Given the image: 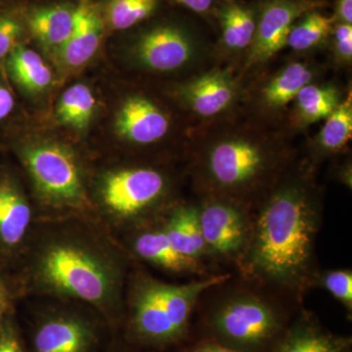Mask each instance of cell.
Listing matches in <instances>:
<instances>
[{
	"label": "cell",
	"instance_id": "1",
	"mask_svg": "<svg viewBox=\"0 0 352 352\" xmlns=\"http://www.w3.org/2000/svg\"><path fill=\"white\" fill-rule=\"evenodd\" d=\"M322 222L323 206L311 179L284 177L254 210L238 274L302 302L321 270L316 250Z\"/></svg>",
	"mask_w": 352,
	"mask_h": 352
},
{
	"label": "cell",
	"instance_id": "2",
	"mask_svg": "<svg viewBox=\"0 0 352 352\" xmlns=\"http://www.w3.org/2000/svg\"><path fill=\"white\" fill-rule=\"evenodd\" d=\"M207 336L240 352H270L302 302L234 275L204 294Z\"/></svg>",
	"mask_w": 352,
	"mask_h": 352
},
{
	"label": "cell",
	"instance_id": "3",
	"mask_svg": "<svg viewBox=\"0 0 352 352\" xmlns=\"http://www.w3.org/2000/svg\"><path fill=\"white\" fill-rule=\"evenodd\" d=\"M232 275L214 273L182 285L164 283L144 275L139 277L131 296L134 333L142 342L157 346L184 339L204 294Z\"/></svg>",
	"mask_w": 352,
	"mask_h": 352
},
{
	"label": "cell",
	"instance_id": "4",
	"mask_svg": "<svg viewBox=\"0 0 352 352\" xmlns=\"http://www.w3.org/2000/svg\"><path fill=\"white\" fill-rule=\"evenodd\" d=\"M280 159L272 150L244 138H229L210 146L201 162L199 175L206 197L229 199L254 210L258 193L272 188Z\"/></svg>",
	"mask_w": 352,
	"mask_h": 352
},
{
	"label": "cell",
	"instance_id": "5",
	"mask_svg": "<svg viewBox=\"0 0 352 352\" xmlns=\"http://www.w3.org/2000/svg\"><path fill=\"white\" fill-rule=\"evenodd\" d=\"M38 274L55 293L104 305L117 294L120 272L100 252L72 240L44 248L38 259Z\"/></svg>",
	"mask_w": 352,
	"mask_h": 352
},
{
	"label": "cell",
	"instance_id": "6",
	"mask_svg": "<svg viewBox=\"0 0 352 352\" xmlns=\"http://www.w3.org/2000/svg\"><path fill=\"white\" fill-rule=\"evenodd\" d=\"M197 207L210 261L236 267L249 243L254 210L217 197H205Z\"/></svg>",
	"mask_w": 352,
	"mask_h": 352
},
{
	"label": "cell",
	"instance_id": "7",
	"mask_svg": "<svg viewBox=\"0 0 352 352\" xmlns=\"http://www.w3.org/2000/svg\"><path fill=\"white\" fill-rule=\"evenodd\" d=\"M22 156L39 193L50 204L76 207L85 200L82 173L67 148L54 142L34 143L25 148Z\"/></svg>",
	"mask_w": 352,
	"mask_h": 352
},
{
	"label": "cell",
	"instance_id": "8",
	"mask_svg": "<svg viewBox=\"0 0 352 352\" xmlns=\"http://www.w3.org/2000/svg\"><path fill=\"white\" fill-rule=\"evenodd\" d=\"M134 32L132 50L143 66L155 71L182 68L193 57L196 36L185 21L159 15Z\"/></svg>",
	"mask_w": 352,
	"mask_h": 352
},
{
	"label": "cell",
	"instance_id": "9",
	"mask_svg": "<svg viewBox=\"0 0 352 352\" xmlns=\"http://www.w3.org/2000/svg\"><path fill=\"white\" fill-rule=\"evenodd\" d=\"M168 190V179L161 171L133 168L111 173L104 180L102 198L113 215L129 221H141L154 212Z\"/></svg>",
	"mask_w": 352,
	"mask_h": 352
},
{
	"label": "cell",
	"instance_id": "10",
	"mask_svg": "<svg viewBox=\"0 0 352 352\" xmlns=\"http://www.w3.org/2000/svg\"><path fill=\"white\" fill-rule=\"evenodd\" d=\"M327 6L326 0H258V23L250 46V63H263L270 59L287 45L296 21L308 11Z\"/></svg>",
	"mask_w": 352,
	"mask_h": 352
},
{
	"label": "cell",
	"instance_id": "11",
	"mask_svg": "<svg viewBox=\"0 0 352 352\" xmlns=\"http://www.w3.org/2000/svg\"><path fill=\"white\" fill-rule=\"evenodd\" d=\"M75 0H38L23 6L28 34L45 50L57 52L75 25Z\"/></svg>",
	"mask_w": 352,
	"mask_h": 352
},
{
	"label": "cell",
	"instance_id": "12",
	"mask_svg": "<svg viewBox=\"0 0 352 352\" xmlns=\"http://www.w3.org/2000/svg\"><path fill=\"white\" fill-rule=\"evenodd\" d=\"M270 352H352V340L331 332L316 315L300 308Z\"/></svg>",
	"mask_w": 352,
	"mask_h": 352
},
{
	"label": "cell",
	"instance_id": "13",
	"mask_svg": "<svg viewBox=\"0 0 352 352\" xmlns=\"http://www.w3.org/2000/svg\"><path fill=\"white\" fill-rule=\"evenodd\" d=\"M75 25L71 36L58 51L60 59L69 68L87 64L100 46L107 32L96 0H75Z\"/></svg>",
	"mask_w": 352,
	"mask_h": 352
},
{
	"label": "cell",
	"instance_id": "14",
	"mask_svg": "<svg viewBox=\"0 0 352 352\" xmlns=\"http://www.w3.org/2000/svg\"><path fill=\"white\" fill-rule=\"evenodd\" d=\"M116 129L129 142L148 145L166 136L170 120L151 101L135 96L127 99L120 108Z\"/></svg>",
	"mask_w": 352,
	"mask_h": 352
},
{
	"label": "cell",
	"instance_id": "15",
	"mask_svg": "<svg viewBox=\"0 0 352 352\" xmlns=\"http://www.w3.org/2000/svg\"><path fill=\"white\" fill-rule=\"evenodd\" d=\"M160 226L176 251L204 265L210 261L199 220L197 204H182L168 210Z\"/></svg>",
	"mask_w": 352,
	"mask_h": 352
},
{
	"label": "cell",
	"instance_id": "16",
	"mask_svg": "<svg viewBox=\"0 0 352 352\" xmlns=\"http://www.w3.org/2000/svg\"><path fill=\"white\" fill-rule=\"evenodd\" d=\"M133 249L141 258L171 272L190 273L199 277L214 274L208 266L176 251L161 226L141 230L133 241Z\"/></svg>",
	"mask_w": 352,
	"mask_h": 352
},
{
	"label": "cell",
	"instance_id": "17",
	"mask_svg": "<svg viewBox=\"0 0 352 352\" xmlns=\"http://www.w3.org/2000/svg\"><path fill=\"white\" fill-rule=\"evenodd\" d=\"M182 95L194 112L201 117H212L231 105L235 97V85L227 74L212 72L186 83Z\"/></svg>",
	"mask_w": 352,
	"mask_h": 352
},
{
	"label": "cell",
	"instance_id": "18",
	"mask_svg": "<svg viewBox=\"0 0 352 352\" xmlns=\"http://www.w3.org/2000/svg\"><path fill=\"white\" fill-rule=\"evenodd\" d=\"M258 0L249 3L244 0H217L214 17L219 23L221 38L229 50L250 47L256 34Z\"/></svg>",
	"mask_w": 352,
	"mask_h": 352
},
{
	"label": "cell",
	"instance_id": "19",
	"mask_svg": "<svg viewBox=\"0 0 352 352\" xmlns=\"http://www.w3.org/2000/svg\"><path fill=\"white\" fill-rule=\"evenodd\" d=\"M92 333L87 324L73 317L50 319L34 336L36 352H87Z\"/></svg>",
	"mask_w": 352,
	"mask_h": 352
},
{
	"label": "cell",
	"instance_id": "20",
	"mask_svg": "<svg viewBox=\"0 0 352 352\" xmlns=\"http://www.w3.org/2000/svg\"><path fill=\"white\" fill-rule=\"evenodd\" d=\"M32 219V210L15 185L0 182V244L16 247L24 239Z\"/></svg>",
	"mask_w": 352,
	"mask_h": 352
},
{
	"label": "cell",
	"instance_id": "21",
	"mask_svg": "<svg viewBox=\"0 0 352 352\" xmlns=\"http://www.w3.org/2000/svg\"><path fill=\"white\" fill-rule=\"evenodd\" d=\"M107 31L135 30L161 13L164 0H96Z\"/></svg>",
	"mask_w": 352,
	"mask_h": 352
},
{
	"label": "cell",
	"instance_id": "22",
	"mask_svg": "<svg viewBox=\"0 0 352 352\" xmlns=\"http://www.w3.org/2000/svg\"><path fill=\"white\" fill-rule=\"evenodd\" d=\"M8 68L21 87L32 92L43 91L52 82V73L43 58L36 51L17 45L10 52Z\"/></svg>",
	"mask_w": 352,
	"mask_h": 352
},
{
	"label": "cell",
	"instance_id": "23",
	"mask_svg": "<svg viewBox=\"0 0 352 352\" xmlns=\"http://www.w3.org/2000/svg\"><path fill=\"white\" fill-rule=\"evenodd\" d=\"M96 99L91 89L83 83L72 85L62 94L58 102V120L64 126L83 131L94 116Z\"/></svg>",
	"mask_w": 352,
	"mask_h": 352
},
{
	"label": "cell",
	"instance_id": "24",
	"mask_svg": "<svg viewBox=\"0 0 352 352\" xmlns=\"http://www.w3.org/2000/svg\"><path fill=\"white\" fill-rule=\"evenodd\" d=\"M336 21L322 9H314L302 15L292 28L287 45L296 51H305L323 43L332 34Z\"/></svg>",
	"mask_w": 352,
	"mask_h": 352
},
{
	"label": "cell",
	"instance_id": "25",
	"mask_svg": "<svg viewBox=\"0 0 352 352\" xmlns=\"http://www.w3.org/2000/svg\"><path fill=\"white\" fill-rule=\"evenodd\" d=\"M311 69L305 65H289L264 88V100L272 107H282L296 99V95L312 80Z\"/></svg>",
	"mask_w": 352,
	"mask_h": 352
},
{
	"label": "cell",
	"instance_id": "26",
	"mask_svg": "<svg viewBox=\"0 0 352 352\" xmlns=\"http://www.w3.org/2000/svg\"><path fill=\"white\" fill-rule=\"evenodd\" d=\"M296 112L305 124L327 119L340 104L339 91L333 87L307 85L296 97Z\"/></svg>",
	"mask_w": 352,
	"mask_h": 352
},
{
	"label": "cell",
	"instance_id": "27",
	"mask_svg": "<svg viewBox=\"0 0 352 352\" xmlns=\"http://www.w3.org/2000/svg\"><path fill=\"white\" fill-rule=\"evenodd\" d=\"M351 135L352 102L349 94L327 118L318 136L319 148L324 153L340 152L351 140Z\"/></svg>",
	"mask_w": 352,
	"mask_h": 352
},
{
	"label": "cell",
	"instance_id": "28",
	"mask_svg": "<svg viewBox=\"0 0 352 352\" xmlns=\"http://www.w3.org/2000/svg\"><path fill=\"white\" fill-rule=\"evenodd\" d=\"M314 288L328 292L344 307L347 314H352V271L344 270H320L315 280Z\"/></svg>",
	"mask_w": 352,
	"mask_h": 352
},
{
	"label": "cell",
	"instance_id": "29",
	"mask_svg": "<svg viewBox=\"0 0 352 352\" xmlns=\"http://www.w3.org/2000/svg\"><path fill=\"white\" fill-rule=\"evenodd\" d=\"M25 32L23 6L0 11V59L19 45Z\"/></svg>",
	"mask_w": 352,
	"mask_h": 352
},
{
	"label": "cell",
	"instance_id": "30",
	"mask_svg": "<svg viewBox=\"0 0 352 352\" xmlns=\"http://www.w3.org/2000/svg\"><path fill=\"white\" fill-rule=\"evenodd\" d=\"M333 44L338 56L344 61H351L352 25L335 23L332 31Z\"/></svg>",
	"mask_w": 352,
	"mask_h": 352
},
{
	"label": "cell",
	"instance_id": "31",
	"mask_svg": "<svg viewBox=\"0 0 352 352\" xmlns=\"http://www.w3.org/2000/svg\"><path fill=\"white\" fill-rule=\"evenodd\" d=\"M200 17H214L217 0H164Z\"/></svg>",
	"mask_w": 352,
	"mask_h": 352
},
{
	"label": "cell",
	"instance_id": "32",
	"mask_svg": "<svg viewBox=\"0 0 352 352\" xmlns=\"http://www.w3.org/2000/svg\"><path fill=\"white\" fill-rule=\"evenodd\" d=\"M0 352H23L17 333L9 322L0 324Z\"/></svg>",
	"mask_w": 352,
	"mask_h": 352
},
{
	"label": "cell",
	"instance_id": "33",
	"mask_svg": "<svg viewBox=\"0 0 352 352\" xmlns=\"http://www.w3.org/2000/svg\"><path fill=\"white\" fill-rule=\"evenodd\" d=\"M186 352H240L210 338H203Z\"/></svg>",
	"mask_w": 352,
	"mask_h": 352
},
{
	"label": "cell",
	"instance_id": "34",
	"mask_svg": "<svg viewBox=\"0 0 352 352\" xmlns=\"http://www.w3.org/2000/svg\"><path fill=\"white\" fill-rule=\"evenodd\" d=\"M333 16L336 23L352 25V0H337Z\"/></svg>",
	"mask_w": 352,
	"mask_h": 352
},
{
	"label": "cell",
	"instance_id": "35",
	"mask_svg": "<svg viewBox=\"0 0 352 352\" xmlns=\"http://www.w3.org/2000/svg\"><path fill=\"white\" fill-rule=\"evenodd\" d=\"M14 98L6 87L0 85V120L6 119L12 112Z\"/></svg>",
	"mask_w": 352,
	"mask_h": 352
},
{
	"label": "cell",
	"instance_id": "36",
	"mask_svg": "<svg viewBox=\"0 0 352 352\" xmlns=\"http://www.w3.org/2000/svg\"><path fill=\"white\" fill-rule=\"evenodd\" d=\"M7 295L3 285L0 282V319L6 314L7 309Z\"/></svg>",
	"mask_w": 352,
	"mask_h": 352
},
{
	"label": "cell",
	"instance_id": "37",
	"mask_svg": "<svg viewBox=\"0 0 352 352\" xmlns=\"http://www.w3.org/2000/svg\"><path fill=\"white\" fill-rule=\"evenodd\" d=\"M34 1H38V0H29V2H28V3H31V2H34Z\"/></svg>",
	"mask_w": 352,
	"mask_h": 352
}]
</instances>
